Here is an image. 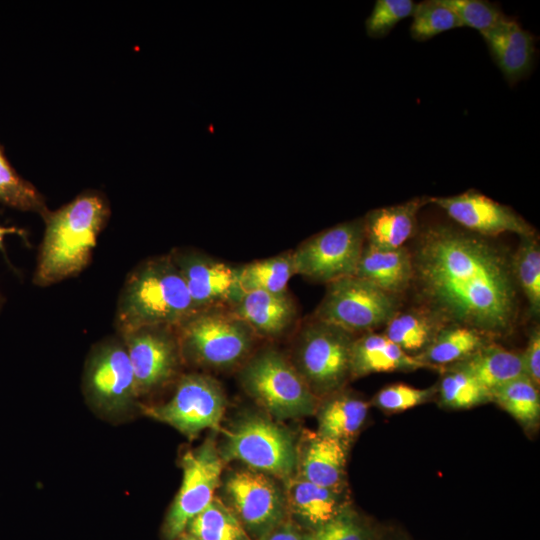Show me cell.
<instances>
[{"instance_id":"74e56055","label":"cell","mask_w":540,"mask_h":540,"mask_svg":"<svg viewBox=\"0 0 540 540\" xmlns=\"http://www.w3.org/2000/svg\"><path fill=\"white\" fill-rule=\"evenodd\" d=\"M305 540H372L368 527L348 507L321 527L305 533Z\"/></svg>"},{"instance_id":"4dcf8cb0","label":"cell","mask_w":540,"mask_h":540,"mask_svg":"<svg viewBox=\"0 0 540 540\" xmlns=\"http://www.w3.org/2000/svg\"><path fill=\"white\" fill-rule=\"evenodd\" d=\"M512 269L519 291L524 294L530 313L540 314V246L536 234L521 236L512 254Z\"/></svg>"},{"instance_id":"9c48e42d","label":"cell","mask_w":540,"mask_h":540,"mask_svg":"<svg viewBox=\"0 0 540 540\" xmlns=\"http://www.w3.org/2000/svg\"><path fill=\"white\" fill-rule=\"evenodd\" d=\"M223 456L243 462L252 470L286 479L297 467V448L291 434L260 416H247L229 430Z\"/></svg>"},{"instance_id":"f35d334b","label":"cell","mask_w":540,"mask_h":540,"mask_svg":"<svg viewBox=\"0 0 540 540\" xmlns=\"http://www.w3.org/2000/svg\"><path fill=\"white\" fill-rule=\"evenodd\" d=\"M522 354L525 375L537 386L540 384V330L535 327Z\"/></svg>"},{"instance_id":"52a82bcc","label":"cell","mask_w":540,"mask_h":540,"mask_svg":"<svg viewBox=\"0 0 540 540\" xmlns=\"http://www.w3.org/2000/svg\"><path fill=\"white\" fill-rule=\"evenodd\" d=\"M400 309V297L355 275L327 284L313 318L352 334L386 325Z\"/></svg>"},{"instance_id":"d4e9b609","label":"cell","mask_w":540,"mask_h":540,"mask_svg":"<svg viewBox=\"0 0 540 540\" xmlns=\"http://www.w3.org/2000/svg\"><path fill=\"white\" fill-rule=\"evenodd\" d=\"M319 409L318 434L347 444L363 426L369 404L349 393L335 392Z\"/></svg>"},{"instance_id":"d6a6232c","label":"cell","mask_w":540,"mask_h":540,"mask_svg":"<svg viewBox=\"0 0 540 540\" xmlns=\"http://www.w3.org/2000/svg\"><path fill=\"white\" fill-rule=\"evenodd\" d=\"M440 402L452 409H467L492 401L491 393L468 373L445 366L439 388Z\"/></svg>"},{"instance_id":"4316f807","label":"cell","mask_w":540,"mask_h":540,"mask_svg":"<svg viewBox=\"0 0 540 540\" xmlns=\"http://www.w3.org/2000/svg\"><path fill=\"white\" fill-rule=\"evenodd\" d=\"M444 327L420 307L397 311L387 322L384 335L406 353L420 354Z\"/></svg>"},{"instance_id":"b9f144b4","label":"cell","mask_w":540,"mask_h":540,"mask_svg":"<svg viewBox=\"0 0 540 540\" xmlns=\"http://www.w3.org/2000/svg\"><path fill=\"white\" fill-rule=\"evenodd\" d=\"M174 540H199V539L193 537L187 532H184L181 535H179L177 538H175Z\"/></svg>"},{"instance_id":"277c9868","label":"cell","mask_w":540,"mask_h":540,"mask_svg":"<svg viewBox=\"0 0 540 540\" xmlns=\"http://www.w3.org/2000/svg\"><path fill=\"white\" fill-rule=\"evenodd\" d=\"M240 382L277 419L308 416L317 410V397L293 363L276 349L267 348L252 357L240 372Z\"/></svg>"},{"instance_id":"603a6c76","label":"cell","mask_w":540,"mask_h":540,"mask_svg":"<svg viewBox=\"0 0 540 540\" xmlns=\"http://www.w3.org/2000/svg\"><path fill=\"white\" fill-rule=\"evenodd\" d=\"M337 492L311 483L301 477L288 478L285 502L296 521L308 531L335 518L348 506Z\"/></svg>"},{"instance_id":"8992f818","label":"cell","mask_w":540,"mask_h":540,"mask_svg":"<svg viewBox=\"0 0 540 540\" xmlns=\"http://www.w3.org/2000/svg\"><path fill=\"white\" fill-rule=\"evenodd\" d=\"M354 334L312 318L299 332L294 367L318 398L340 391L350 379Z\"/></svg>"},{"instance_id":"484cf974","label":"cell","mask_w":540,"mask_h":540,"mask_svg":"<svg viewBox=\"0 0 540 540\" xmlns=\"http://www.w3.org/2000/svg\"><path fill=\"white\" fill-rule=\"evenodd\" d=\"M490 341L468 327L444 326L416 357L430 367H445L463 360Z\"/></svg>"},{"instance_id":"2e32d148","label":"cell","mask_w":540,"mask_h":540,"mask_svg":"<svg viewBox=\"0 0 540 540\" xmlns=\"http://www.w3.org/2000/svg\"><path fill=\"white\" fill-rule=\"evenodd\" d=\"M138 396L168 382L176 372L180 350L168 327L142 328L124 335Z\"/></svg>"},{"instance_id":"1f68e13d","label":"cell","mask_w":540,"mask_h":540,"mask_svg":"<svg viewBox=\"0 0 540 540\" xmlns=\"http://www.w3.org/2000/svg\"><path fill=\"white\" fill-rule=\"evenodd\" d=\"M0 203L22 211L36 212L42 217L49 212L43 195L15 171L7 160L1 145Z\"/></svg>"},{"instance_id":"7a4b0ae2","label":"cell","mask_w":540,"mask_h":540,"mask_svg":"<svg viewBox=\"0 0 540 540\" xmlns=\"http://www.w3.org/2000/svg\"><path fill=\"white\" fill-rule=\"evenodd\" d=\"M110 214L109 204L96 191H85L44 217L34 283L47 286L80 273L90 262L97 238Z\"/></svg>"},{"instance_id":"d590c367","label":"cell","mask_w":540,"mask_h":540,"mask_svg":"<svg viewBox=\"0 0 540 540\" xmlns=\"http://www.w3.org/2000/svg\"><path fill=\"white\" fill-rule=\"evenodd\" d=\"M460 19L463 26L473 28L479 33L487 31L506 18L494 4L482 0H440Z\"/></svg>"},{"instance_id":"7c38bea8","label":"cell","mask_w":540,"mask_h":540,"mask_svg":"<svg viewBox=\"0 0 540 540\" xmlns=\"http://www.w3.org/2000/svg\"><path fill=\"white\" fill-rule=\"evenodd\" d=\"M225 491L231 510L257 539L285 519V498L267 474L252 469L233 472Z\"/></svg>"},{"instance_id":"d6986e66","label":"cell","mask_w":540,"mask_h":540,"mask_svg":"<svg viewBox=\"0 0 540 540\" xmlns=\"http://www.w3.org/2000/svg\"><path fill=\"white\" fill-rule=\"evenodd\" d=\"M232 312L243 320L255 335L276 337L292 325L297 310L287 291H251L241 296L233 305Z\"/></svg>"},{"instance_id":"44dd1931","label":"cell","mask_w":540,"mask_h":540,"mask_svg":"<svg viewBox=\"0 0 540 540\" xmlns=\"http://www.w3.org/2000/svg\"><path fill=\"white\" fill-rule=\"evenodd\" d=\"M430 367L402 350L384 334L368 332L355 338L351 348L350 378L372 373L413 371Z\"/></svg>"},{"instance_id":"f1b7e54d","label":"cell","mask_w":540,"mask_h":540,"mask_svg":"<svg viewBox=\"0 0 540 540\" xmlns=\"http://www.w3.org/2000/svg\"><path fill=\"white\" fill-rule=\"evenodd\" d=\"M491 398L525 428L531 429L538 424L540 418L539 390L526 375L493 389Z\"/></svg>"},{"instance_id":"8fae6325","label":"cell","mask_w":540,"mask_h":540,"mask_svg":"<svg viewBox=\"0 0 540 540\" xmlns=\"http://www.w3.org/2000/svg\"><path fill=\"white\" fill-rule=\"evenodd\" d=\"M181 468V486L163 525L166 540L184 533L190 521L214 499L223 470L222 457L213 441L207 440L183 454Z\"/></svg>"},{"instance_id":"ab89813d","label":"cell","mask_w":540,"mask_h":540,"mask_svg":"<svg viewBox=\"0 0 540 540\" xmlns=\"http://www.w3.org/2000/svg\"><path fill=\"white\" fill-rule=\"evenodd\" d=\"M258 540H305V533L290 520H282Z\"/></svg>"},{"instance_id":"6da1fadb","label":"cell","mask_w":540,"mask_h":540,"mask_svg":"<svg viewBox=\"0 0 540 540\" xmlns=\"http://www.w3.org/2000/svg\"><path fill=\"white\" fill-rule=\"evenodd\" d=\"M417 306L441 325L487 338L510 335L519 315L512 254L487 237L449 224L422 228L410 251Z\"/></svg>"},{"instance_id":"e0dca14e","label":"cell","mask_w":540,"mask_h":540,"mask_svg":"<svg viewBox=\"0 0 540 540\" xmlns=\"http://www.w3.org/2000/svg\"><path fill=\"white\" fill-rule=\"evenodd\" d=\"M480 34L508 83L515 84L529 73L535 56V39L529 31L506 17Z\"/></svg>"},{"instance_id":"9a60e30c","label":"cell","mask_w":540,"mask_h":540,"mask_svg":"<svg viewBox=\"0 0 540 540\" xmlns=\"http://www.w3.org/2000/svg\"><path fill=\"white\" fill-rule=\"evenodd\" d=\"M170 256L198 311L224 304L233 306L243 295L239 286V267L193 251Z\"/></svg>"},{"instance_id":"f546056e","label":"cell","mask_w":540,"mask_h":540,"mask_svg":"<svg viewBox=\"0 0 540 540\" xmlns=\"http://www.w3.org/2000/svg\"><path fill=\"white\" fill-rule=\"evenodd\" d=\"M185 532L199 540H249L234 512L215 497L190 521Z\"/></svg>"},{"instance_id":"7402d4cb","label":"cell","mask_w":540,"mask_h":540,"mask_svg":"<svg viewBox=\"0 0 540 540\" xmlns=\"http://www.w3.org/2000/svg\"><path fill=\"white\" fill-rule=\"evenodd\" d=\"M428 198H413L369 211L363 217L365 242L380 248L403 247L417 233V215L428 204Z\"/></svg>"},{"instance_id":"3957f363","label":"cell","mask_w":540,"mask_h":540,"mask_svg":"<svg viewBox=\"0 0 540 540\" xmlns=\"http://www.w3.org/2000/svg\"><path fill=\"white\" fill-rule=\"evenodd\" d=\"M198 310L170 255L149 259L128 276L117 307L123 335L148 327H177Z\"/></svg>"},{"instance_id":"60d3db41","label":"cell","mask_w":540,"mask_h":540,"mask_svg":"<svg viewBox=\"0 0 540 540\" xmlns=\"http://www.w3.org/2000/svg\"><path fill=\"white\" fill-rule=\"evenodd\" d=\"M16 233L21 234L22 231L14 227H2L0 226V247H2L3 238L5 234Z\"/></svg>"},{"instance_id":"ffe728a7","label":"cell","mask_w":540,"mask_h":540,"mask_svg":"<svg viewBox=\"0 0 540 540\" xmlns=\"http://www.w3.org/2000/svg\"><path fill=\"white\" fill-rule=\"evenodd\" d=\"M346 445L311 434L302 451L297 450L299 477L337 492L345 487Z\"/></svg>"},{"instance_id":"4fadbf2b","label":"cell","mask_w":540,"mask_h":540,"mask_svg":"<svg viewBox=\"0 0 540 540\" xmlns=\"http://www.w3.org/2000/svg\"><path fill=\"white\" fill-rule=\"evenodd\" d=\"M85 384L100 409L116 413L129 407L138 393L126 347L115 341L99 346L89 359Z\"/></svg>"},{"instance_id":"83f0119b","label":"cell","mask_w":540,"mask_h":540,"mask_svg":"<svg viewBox=\"0 0 540 540\" xmlns=\"http://www.w3.org/2000/svg\"><path fill=\"white\" fill-rule=\"evenodd\" d=\"M295 274L292 253L287 252L256 260L239 267V286L242 293L266 291L282 293Z\"/></svg>"},{"instance_id":"30bf717a","label":"cell","mask_w":540,"mask_h":540,"mask_svg":"<svg viewBox=\"0 0 540 540\" xmlns=\"http://www.w3.org/2000/svg\"><path fill=\"white\" fill-rule=\"evenodd\" d=\"M225 406L224 392L216 380L202 374H188L180 379L170 400L142 409L146 416L194 438L204 429L218 428Z\"/></svg>"},{"instance_id":"5bb4252c","label":"cell","mask_w":540,"mask_h":540,"mask_svg":"<svg viewBox=\"0 0 540 540\" xmlns=\"http://www.w3.org/2000/svg\"><path fill=\"white\" fill-rule=\"evenodd\" d=\"M428 203L443 209L461 228L484 237L507 232L520 237L536 234L535 229L513 209L476 190L429 197Z\"/></svg>"},{"instance_id":"7bdbcfd3","label":"cell","mask_w":540,"mask_h":540,"mask_svg":"<svg viewBox=\"0 0 540 540\" xmlns=\"http://www.w3.org/2000/svg\"><path fill=\"white\" fill-rule=\"evenodd\" d=\"M1 303H2V298H1V296H0V306H1Z\"/></svg>"},{"instance_id":"e575fe53","label":"cell","mask_w":540,"mask_h":540,"mask_svg":"<svg viewBox=\"0 0 540 540\" xmlns=\"http://www.w3.org/2000/svg\"><path fill=\"white\" fill-rule=\"evenodd\" d=\"M416 3L412 0H377L365 21L371 38H384L403 19L412 16Z\"/></svg>"},{"instance_id":"836d02e7","label":"cell","mask_w":540,"mask_h":540,"mask_svg":"<svg viewBox=\"0 0 540 540\" xmlns=\"http://www.w3.org/2000/svg\"><path fill=\"white\" fill-rule=\"evenodd\" d=\"M412 18L410 35L417 41H426L445 31L463 27L458 16L440 0L416 3Z\"/></svg>"},{"instance_id":"ba28073f","label":"cell","mask_w":540,"mask_h":540,"mask_svg":"<svg viewBox=\"0 0 540 540\" xmlns=\"http://www.w3.org/2000/svg\"><path fill=\"white\" fill-rule=\"evenodd\" d=\"M364 245L363 218L339 223L308 238L292 252L295 274L326 284L353 276Z\"/></svg>"},{"instance_id":"ac0fdd59","label":"cell","mask_w":540,"mask_h":540,"mask_svg":"<svg viewBox=\"0 0 540 540\" xmlns=\"http://www.w3.org/2000/svg\"><path fill=\"white\" fill-rule=\"evenodd\" d=\"M355 276L395 295L406 292L412 284L413 264L405 246L388 249L365 242Z\"/></svg>"},{"instance_id":"8d00e7d4","label":"cell","mask_w":540,"mask_h":540,"mask_svg":"<svg viewBox=\"0 0 540 540\" xmlns=\"http://www.w3.org/2000/svg\"><path fill=\"white\" fill-rule=\"evenodd\" d=\"M437 387L415 388L406 384H392L381 389L373 398L376 407L387 412H400L430 401Z\"/></svg>"},{"instance_id":"5b68a950","label":"cell","mask_w":540,"mask_h":540,"mask_svg":"<svg viewBox=\"0 0 540 540\" xmlns=\"http://www.w3.org/2000/svg\"><path fill=\"white\" fill-rule=\"evenodd\" d=\"M177 340L180 355L198 365L228 368L249 354L255 334L232 311L199 310L181 323Z\"/></svg>"},{"instance_id":"cb8c5ba5","label":"cell","mask_w":540,"mask_h":540,"mask_svg":"<svg viewBox=\"0 0 540 540\" xmlns=\"http://www.w3.org/2000/svg\"><path fill=\"white\" fill-rule=\"evenodd\" d=\"M471 375L488 391L525 375L522 354L490 341L463 360L448 365Z\"/></svg>"}]
</instances>
